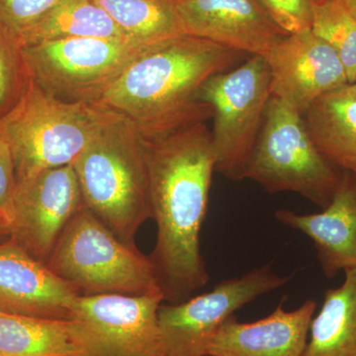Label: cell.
<instances>
[{"mask_svg":"<svg viewBox=\"0 0 356 356\" xmlns=\"http://www.w3.org/2000/svg\"><path fill=\"white\" fill-rule=\"evenodd\" d=\"M147 146L152 211L158 229L151 259L165 301L179 303L209 280L200 233L216 156L206 123Z\"/></svg>","mask_w":356,"mask_h":356,"instance_id":"6da1fadb","label":"cell"},{"mask_svg":"<svg viewBox=\"0 0 356 356\" xmlns=\"http://www.w3.org/2000/svg\"><path fill=\"white\" fill-rule=\"evenodd\" d=\"M242 51L209 40L179 35L147 47L96 104L132 122L147 143L213 118L199 98L204 83L233 69Z\"/></svg>","mask_w":356,"mask_h":356,"instance_id":"7a4b0ae2","label":"cell"},{"mask_svg":"<svg viewBox=\"0 0 356 356\" xmlns=\"http://www.w3.org/2000/svg\"><path fill=\"white\" fill-rule=\"evenodd\" d=\"M72 166L84 206L123 242L136 245V235L153 211L149 146L132 122L107 109Z\"/></svg>","mask_w":356,"mask_h":356,"instance_id":"3957f363","label":"cell"},{"mask_svg":"<svg viewBox=\"0 0 356 356\" xmlns=\"http://www.w3.org/2000/svg\"><path fill=\"white\" fill-rule=\"evenodd\" d=\"M106 113L102 105L58 99L29 79L17 102L0 116V127L13 153L16 181L72 165Z\"/></svg>","mask_w":356,"mask_h":356,"instance_id":"277c9868","label":"cell"},{"mask_svg":"<svg viewBox=\"0 0 356 356\" xmlns=\"http://www.w3.org/2000/svg\"><path fill=\"white\" fill-rule=\"evenodd\" d=\"M47 266L81 295L163 294L153 259L123 242L86 206L67 225Z\"/></svg>","mask_w":356,"mask_h":356,"instance_id":"5b68a950","label":"cell"},{"mask_svg":"<svg viewBox=\"0 0 356 356\" xmlns=\"http://www.w3.org/2000/svg\"><path fill=\"white\" fill-rule=\"evenodd\" d=\"M343 170L318 151L303 115L271 96L245 179L270 193L294 192L324 209Z\"/></svg>","mask_w":356,"mask_h":356,"instance_id":"8992f818","label":"cell"},{"mask_svg":"<svg viewBox=\"0 0 356 356\" xmlns=\"http://www.w3.org/2000/svg\"><path fill=\"white\" fill-rule=\"evenodd\" d=\"M147 47L127 39L67 38L27 44L21 54L28 77L47 93L96 104Z\"/></svg>","mask_w":356,"mask_h":356,"instance_id":"52a82bcc","label":"cell"},{"mask_svg":"<svg viewBox=\"0 0 356 356\" xmlns=\"http://www.w3.org/2000/svg\"><path fill=\"white\" fill-rule=\"evenodd\" d=\"M273 96L266 58L250 56L236 69L210 77L199 98L212 106L216 172L233 181L245 179Z\"/></svg>","mask_w":356,"mask_h":356,"instance_id":"ba28073f","label":"cell"},{"mask_svg":"<svg viewBox=\"0 0 356 356\" xmlns=\"http://www.w3.org/2000/svg\"><path fill=\"white\" fill-rule=\"evenodd\" d=\"M290 280V276L278 275L270 264H266L240 277L222 281L211 291L193 298L161 304L159 321L165 356H207L211 341L236 311L285 286Z\"/></svg>","mask_w":356,"mask_h":356,"instance_id":"9c48e42d","label":"cell"},{"mask_svg":"<svg viewBox=\"0 0 356 356\" xmlns=\"http://www.w3.org/2000/svg\"><path fill=\"white\" fill-rule=\"evenodd\" d=\"M83 207L72 165L17 180L8 212L9 236L47 264L67 225Z\"/></svg>","mask_w":356,"mask_h":356,"instance_id":"30bf717a","label":"cell"},{"mask_svg":"<svg viewBox=\"0 0 356 356\" xmlns=\"http://www.w3.org/2000/svg\"><path fill=\"white\" fill-rule=\"evenodd\" d=\"M158 294L79 295L74 318L95 337L103 356H165Z\"/></svg>","mask_w":356,"mask_h":356,"instance_id":"8fae6325","label":"cell"},{"mask_svg":"<svg viewBox=\"0 0 356 356\" xmlns=\"http://www.w3.org/2000/svg\"><path fill=\"white\" fill-rule=\"evenodd\" d=\"M264 58L273 96L302 115L323 95L350 83L336 51L311 29L287 35Z\"/></svg>","mask_w":356,"mask_h":356,"instance_id":"7c38bea8","label":"cell"},{"mask_svg":"<svg viewBox=\"0 0 356 356\" xmlns=\"http://www.w3.org/2000/svg\"><path fill=\"white\" fill-rule=\"evenodd\" d=\"M184 33L250 56L286 37L257 0H175Z\"/></svg>","mask_w":356,"mask_h":356,"instance_id":"4fadbf2b","label":"cell"},{"mask_svg":"<svg viewBox=\"0 0 356 356\" xmlns=\"http://www.w3.org/2000/svg\"><path fill=\"white\" fill-rule=\"evenodd\" d=\"M81 293L47 264L9 238L0 243V312L46 318H74Z\"/></svg>","mask_w":356,"mask_h":356,"instance_id":"5bb4252c","label":"cell"},{"mask_svg":"<svg viewBox=\"0 0 356 356\" xmlns=\"http://www.w3.org/2000/svg\"><path fill=\"white\" fill-rule=\"evenodd\" d=\"M275 218L310 238L327 280L356 268L355 172L343 170L331 203L321 212L300 214L282 209L276 211Z\"/></svg>","mask_w":356,"mask_h":356,"instance_id":"9a60e30c","label":"cell"},{"mask_svg":"<svg viewBox=\"0 0 356 356\" xmlns=\"http://www.w3.org/2000/svg\"><path fill=\"white\" fill-rule=\"evenodd\" d=\"M285 300L266 318L241 323L227 320L211 341L207 356H303L317 303L308 299L285 310Z\"/></svg>","mask_w":356,"mask_h":356,"instance_id":"2e32d148","label":"cell"},{"mask_svg":"<svg viewBox=\"0 0 356 356\" xmlns=\"http://www.w3.org/2000/svg\"><path fill=\"white\" fill-rule=\"evenodd\" d=\"M0 356H103L79 321L0 312Z\"/></svg>","mask_w":356,"mask_h":356,"instance_id":"e0dca14e","label":"cell"},{"mask_svg":"<svg viewBox=\"0 0 356 356\" xmlns=\"http://www.w3.org/2000/svg\"><path fill=\"white\" fill-rule=\"evenodd\" d=\"M303 118L325 159L341 170L356 168V83L318 98Z\"/></svg>","mask_w":356,"mask_h":356,"instance_id":"ac0fdd59","label":"cell"},{"mask_svg":"<svg viewBox=\"0 0 356 356\" xmlns=\"http://www.w3.org/2000/svg\"><path fill=\"white\" fill-rule=\"evenodd\" d=\"M309 336L303 356H356V268L344 271L341 286L325 292Z\"/></svg>","mask_w":356,"mask_h":356,"instance_id":"d6986e66","label":"cell"},{"mask_svg":"<svg viewBox=\"0 0 356 356\" xmlns=\"http://www.w3.org/2000/svg\"><path fill=\"white\" fill-rule=\"evenodd\" d=\"M67 38L130 40L93 0H58L21 35L19 43L22 48L40 42Z\"/></svg>","mask_w":356,"mask_h":356,"instance_id":"ffe728a7","label":"cell"},{"mask_svg":"<svg viewBox=\"0 0 356 356\" xmlns=\"http://www.w3.org/2000/svg\"><path fill=\"white\" fill-rule=\"evenodd\" d=\"M134 42L145 46L185 34L175 0H93Z\"/></svg>","mask_w":356,"mask_h":356,"instance_id":"44dd1931","label":"cell"},{"mask_svg":"<svg viewBox=\"0 0 356 356\" xmlns=\"http://www.w3.org/2000/svg\"><path fill=\"white\" fill-rule=\"evenodd\" d=\"M311 30L336 51L348 83H356V17L343 0L317 1Z\"/></svg>","mask_w":356,"mask_h":356,"instance_id":"7402d4cb","label":"cell"},{"mask_svg":"<svg viewBox=\"0 0 356 356\" xmlns=\"http://www.w3.org/2000/svg\"><path fill=\"white\" fill-rule=\"evenodd\" d=\"M28 81L20 44L0 26V116L17 102Z\"/></svg>","mask_w":356,"mask_h":356,"instance_id":"603a6c76","label":"cell"},{"mask_svg":"<svg viewBox=\"0 0 356 356\" xmlns=\"http://www.w3.org/2000/svg\"><path fill=\"white\" fill-rule=\"evenodd\" d=\"M282 31L294 34L311 29L318 0H257Z\"/></svg>","mask_w":356,"mask_h":356,"instance_id":"cb8c5ba5","label":"cell"},{"mask_svg":"<svg viewBox=\"0 0 356 356\" xmlns=\"http://www.w3.org/2000/svg\"><path fill=\"white\" fill-rule=\"evenodd\" d=\"M57 1L0 0V26L19 43L21 35L36 23Z\"/></svg>","mask_w":356,"mask_h":356,"instance_id":"d4e9b609","label":"cell"},{"mask_svg":"<svg viewBox=\"0 0 356 356\" xmlns=\"http://www.w3.org/2000/svg\"><path fill=\"white\" fill-rule=\"evenodd\" d=\"M16 185L15 168L10 146L0 127V211L8 218Z\"/></svg>","mask_w":356,"mask_h":356,"instance_id":"484cf974","label":"cell"},{"mask_svg":"<svg viewBox=\"0 0 356 356\" xmlns=\"http://www.w3.org/2000/svg\"><path fill=\"white\" fill-rule=\"evenodd\" d=\"M10 227H9L8 218L6 213L0 211V236H9Z\"/></svg>","mask_w":356,"mask_h":356,"instance_id":"4316f807","label":"cell"},{"mask_svg":"<svg viewBox=\"0 0 356 356\" xmlns=\"http://www.w3.org/2000/svg\"><path fill=\"white\" fill-rule=\"evenodd\" d=\"M344 6L348 7V10L356 17V0H343Z\"/></svg>","mask_w":356,"mask_h":356,"instance_id":"83f0119b","label":"cell"},{"mask_svg":"<svg viewBox=\"0 0 356 356\" xmlns=\"http://www.w3.org/2000/svg\"><path fill=\"white\" fill-rule=\"evenodd\" d=\"M351 172H355L356 173V168H351Z\"/></svg>","mask_w":356,"mask_h":356,"instance_id":"f1b7e54d","label":"cell"},{"mask_svg":"<svg viewBox=\"0 0 356 356\" xmlns=\"http://www.w3.org/2000/svg\"><path fill=\"white\" fill-rule=\"evenodd\" d=\"M318 1H322V0H318Z\"/></svg>","mask_w":356,"mask_h":356,"instance_id":"f546056e","label":"cell"}]
</instances>
